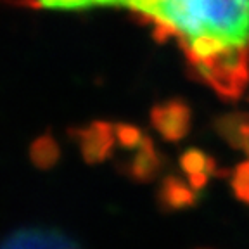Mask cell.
Segmentation results:
<instances>
[{
    "label": "cell",
    "mask_w": 249,
    "mask_h": 249,
    "mask_svg": "<svg viewBox=\"0 0 249 249\" xmlns=\"http://www.w3.org/2000/svg\"><path fill=\"white\" fill-rule=\"evenodd\" d=\"M55 11L124 7L154 24L156 38H177L194 70L249 45V0H30Z\"/></svg>",
    "instance_id": "1"
},
{
    "label": "cell",
    "mask_w": 249,
    "mask_h": 249,
    "mask_svg": "<svg viewBox=\"0 0 249 249\" xmlns=\"http://www.w3.org/2000/svg\"><path fill=\"white\" fill-rule=\"evenodd\" d=\"M151 121L164 140L178 142L191 130L192 111L182 99H170L152 107Z\"/></svg>",
    "instance_id": "2"
},
{
    "label": "cell",
    "mask_w": 249,
    "mask_h": 249,
    "mask_svg": "<svg viewBox=\"0 0 249 249\" xmlns=\"http://www.w3.org/2000/svg\"><path fill=\"white\" fill-rule=\"evenodd\" d=\"M164 168V158L158 149L151 137H144L142 144L137 147V152L128 161L120 164V171L126 178L137 183H149L156 180Z\"/></svg>",
    "instance_id": "3"
},
{
    "label": "cell",
    "mask_w": 249,
    "mask_h": 249,
    "mask_svg": "<svg viewBox=\"0 0 249 249\" xmlns=\"http://www.w3.org/2000/svg\"><path fill=\"white\" fill-rule=\"evenodd\" d=\"M76 140L80 142L83 160L89 164L102 163L109 158L113 151L114 137H113V126L109 123H93L92 126L85 130H74L71 132Z\"/></svg>",
    "instance_id": "4"
},
{
    "label": "cell",
    "mask_w": 249,
    "mask_h": 249,
    "mask_svg": "<svg viewBox=\"0 0 249 249\" xmlns=\"http://www.w3.org/2000/svg\"><path fill=\"white\" fill-rule=\"evenodd\" d=\"M199 199H201V192L192 189L191 183H185L177 175L164 177L156 194L158 206L166 213L196 208Z\"/></svg>",
    "instance_id": "5"
},
{
    "label": "cell",
    "mask_w": 249,
    "mask_h": 249,
    "mask_svg": "<svg viewBox=\"0 0 249 249\" xmlns=\"http://www.w3.org/2000/svg\"><path fill=\"white\" fill-rule=\"evenodd\" d=\"M214 130L233 149H244L249 140V113L223 114L214 121Z\"/></svg>",
    "instance_id": "6"
},
{
    "label": "cell",
    "mask_w": 249,
    "mask_h": 249,
    "mask_svg": "<svg viewBox=\"0 0 249 249\" xmlns=\"http://www.w3.org/2000/svg\"><path fill=\"white\" fill-rule=\"evenodd\" d=\"M180 168H182V171H185L187 175L199 173V171H206L210 175H214L218 171V164L214 158L202 152L201 149H187L180 156Z\"/></svg>",
    "instance_id": "7"
},
{
    "label": "cell",
    "mask_w": 249,
    "mask_h": 249,
    "mask_svg": "<svg viewBox=\"0 0 249 249\" xmlns=\"http://www.w3.org/2000/svg\"><path fill=\"white\" fill-rule=\"evenodd\" d=\"M31 163L35 164L40 170H49L52 168L59 160V149L57 144L49 135L40 137L35 144L30 149Z\"/></svg>",
    "instance_id": "8"
},
{
    "label": "cell",
    "mask_w": 249,
    "mask_h": 249,
    "mask_svg": "<svg viewBox=\"0 0 249 249\" xmlns=\"http://www.w3.org/2000/svg\"><path fill=\"white\" fill-rule=\"evenodd\" d=\"M144 137L145 135H142V132L137 126H132V124H118L116 139L123 149H137L142 144Z\"/></svg>",
    "instance_id": "9"
},
{
    "label": "cell",
    "mask_w": 249,
    "mask_h": 249,
    "mask_svg": "<svg viewBox=\"0 0 249 249\" xmlns=\"http://www.w3.org/2000/svg\"><path fill=\"white\" fill-rule=\"evenodd\" d=\"M230 187H232V192L235 196V199H239L242 202H249V180L232 175Z\"/></svg>",
    "instance_id": "10"
},
{
    "label": "cell",
    "mask_w": 249,
    "mask_h": 249,
    "mask_svg": "<svg viewBox=\"0 0 249 249\" xmlns=\"http://www.w3.org/2000/svg\"><path fill=\"white\" fill-rule=\"evenodd\" d=\"M189 177V183H191L192 189H196V191L202 192L204 189H206V185L210 183V173H206V171H199V173H192V175H187Z\"/></svg>",
    "instance_id": "11"
},
{
    "label": "cell",
    "mask_w": 249,
    "mask_h": 249,
    "mask_svg": "<svg viewBox=\"0 0 249 249\" xmlns=\"http://www.w3.org/2000/svg\"><path fill=\"white\" fill-rule=\"evenodd\" d=\"M242 151H244L246 154L249 156V140H248V142H246V145H244V149H242Z\"/></svg>",
    "instance_id": "12"
}]
</instances>
